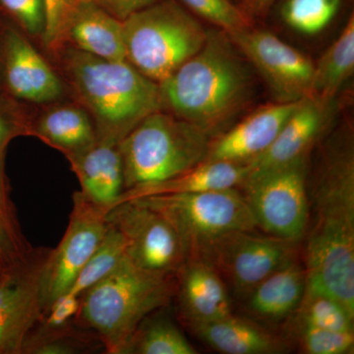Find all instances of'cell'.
Segmentation results:
<instances>
[{
	"mask_svg": "<svg viewBox=\"0 0 354 354\" xmlns=\"http://www.w3.org/2000/svg\"><path fill=\"white\" fill-rule=\"evenodd\" d=\"M309 194L304 268L307 286L335 298L354 316L353 136L330 141Z\"/></svg>",
	"mask_w": 354,
	"mask_h": 354,
	"instance_id": "obj_1",
	"label": "cell"
},
{
	"mask_svg": "<svg viewBox=\"0 0 354 354\" xmlns=\"http://www.w3.org/2000/svg\"><path fill=\"white\" fill-rule=\"evenodd\" d=\"M158 86L164 111L212 136L248 101L251 78L232 39L218 29L209 30L201 50Z\"/></svg>",
	"mask_w": 354,
	"mask_h": 354,
	"instance_id": "obj_2",
	"label": "cell"
},
{
	"mask_svg": "<svg viewBox=\"0 0 354 354\" xmlns=\"http://www.w3.org/2000/svg\"><path fill=\"white\" fill-rule=\"evenodd\" d=\"M65 72L79 101L94 118L97 140L120 143L144 118L162 111L158 83L127 60L102 59L68 48Z\"/></svg>",
	"mask_w": 354,
	"mask_h": 354,
	"instance_id": "obj_3",
	"label": "cell"
},
{
	"mask_svg": "<svg viewBox=\"0 0 354 354\" xmlns=\"http://www.w3.org/2000/svg\"><path fill=\"white\" fill-rule=\"evenodd\" d=\"M174 276L156 274L124 258L81 297L77 322L94 330L109 354H128L137 330L176 295Z\"/></svg>",
	"mask_w": 354,
	"mask_h": 354,
	"instance_id": "obj_4",
	"label": "cell"
},
{
	"mask_svg": "<svg viewBox=\"0 0 354 354\" xmlns=\"http://www.w3.org/2000/svg\"><path fill=\"white\" fill-rule=\"evenodd\" d=\"M211 141L208 133L169 111L150 114L120 143L124 191L189 171L204 162Z\"/></svg>",
	"mask_w": 354,
	"mask_h": 354,
	"instance_id": "obj_5",
	"label": "cell"
},
{
	"mask_svg": "<svg viewBox=\"0 0 354 354\" xmlns=\"http://www.w3.org/2000/svg\"><path fill=\"white\" fill-rule=\"evenodd\" d=\"M122 23L127 62L157 83L196 55L208 36L174 0H160Z\"/></svg>",
	"mask_w": 354,
	"mask_h": 354,
	"instance_id": "obj_6",
	"label": "cell"
},
{
	"mask_svg": "<svg viewBox=\"0 0 354 354\" xmlns=\"http://www.w3.org/2000/svg\"><path fill=\"white\" fill-rule=\"evenodd\" d=\"M133 200L155 209L169 221L180 237L187 258L203 242L213 237L258 227L248 203L237 188Z\"/></svg>",
	"mask_w": 354,
	"mask_h": 354,
	"instance_id": "obj_7",
	"label": "cell"
},
{
	"mask_svg": "<svg viewBox=\"0 0 354 354\" xmlns=\"http://www.w3.org/2000/svg\"><path fill=\"white\" fill-rule=\"evenodd\" d=\"M297 243L256 230H234L203 242L189 257L213 266L225 285L245 298L272 272L298 260Z\"/></svg>",
	"mask_w": 354,
	"mask_h": 354,
	"instance_id": "obj_8",
	"label": "cell"
},
{
	"mask_svg": "<svg viewBox=\"0 0 354 354\" xmlns=\"http://www.w3.org/2000/svg\"><path fill=\"white\" fill-rule=\"evenodd\" d=\"M309 158L278 169L248 174L243 196L257 227L268 234L299 242L309 223Z\"/></svg>",
	"mask_w": 354,
	"mask_h": 354,
	"instance_id": "obj_9",
	"label": "cell"
},
{
	"mask_svg": "<svg viewBox=\"0 0 354 354\" xmlns=\"http://www.w3.org/2000/svg\"><path fill=\"white\" fill-rule=\"evenodd\" d=\"M108 209L74 193L69 223L62 241L48 250L39 274L43 316L51 304L70 290L79 272L101 243L106 230Z\"/></svg>",
	"mask_w": 354,
	"mask_h": 354,
	"instance_id": "obj_10",
	"label": "cell"
},
{
	"mask_svg": "<svg viewBox=\"0 0 354 354\" xmlns=\"http://www.w3.org/2000/svg\"><path fill=\"white\" fill-rule=\"evenodd\" d=\"M127 242V257L148 272L176 277L187 253L180 237L164 216L135 200L120 203L106 214Z\"/></svg>",
	"mask_w": 354,
	"mask_h": 354,
	"instance_id": "obj_11",
	"label": "cell"
},
{
	"mask_svg": "<svg viewBox=\"0 0 354 354\" xmlns=\"http://www.w3.org/2000/svg\"><path fill=\"white\" fill-rule=\"evenodd\" d=\"M235 48L254 65L277 102L311 97L314 62L271 32L253 27L230 35Z\"/></svg>",
	"mask_w": 354,
	"mask_h": 354,
	"instance_id": "obj_12",
	"label": "cell"
},
{
	"mask_svg": "<svg viewBox=\"0 0 354 354\" xmlns=\"http://www.w3.org/2000/svg\"><path fill=\"white\" fill-rule=\"evenodd\" d=\"M48 251L35 249L24 263L0 274V354L24 353L43 318L39 274Z\"/></svg>",
	"mask_w": 354,
	"mask_h": 354,
	"instance_id": "obj_13",
	"label": "cell"
},
{
	"mask_svg": "<svg viewBox=\"0 0 354 354\" xmlns=\"http://www.w3.org/2000/svg\"><path fill=\"white\" fill-rule=\"evenodd\" d=\"M300 102H276L249 114L211 141L205 160L247 165L264 153Z\"/></svg>",
	"mask_w": 354,
	"mask_h": 354,
	"instance_id": "obj_14",
	"label": "cell"
},
{
	"mask_svg": "<svg viewBox=\"0 0 354 354\" xmlns=\"http://www.w3.org/2000/svg\"><path fill=\"white\" fill-rule=\"evenodd\" d=\"M334 104H324L313 97L300 102L274 143L264 153L247 164L248 174L278 169L309 158L332 120Z\"/></svg>",
	"mask_w": 354,
	"mask_h": 354,
	"instance_id": "obj_15",
	"label": "cell"
},
{
	"mask_svg": "<svg viewBox=\"0 0 354 354\" xmlns=\"http://www.w3.org/2000/svg\"><path fill=\"white\" fill-rule=\"evenodd\" d=\"M179 314L186 327L232 314V299L220 274L200 257H189L176 274Z\"/></svg>",
	"mask_w": 354,
	"mask_h": 354,
	"instance_id": "obj_16",
	"label": "cell"
},
{
	"mask_svg": "<svg viewBox=\"0 0 354 354\" xmlns=\"http://www.w3.org/2000/svg\"><path fill=\"white\" fill-rule=\"evenodd\" d=\"M6 59L7 85L16 97L32 102H50L62 95V82L55 72L18 32L6 34Z\"/></svg>",
	"mask_w": 354,
	"mask_h": 354,
	"instance_id": "obj_17",
	"label": "cell"
},
{
	"mask_svg": "<svg viewBox=\"0 0 354 354\" xmlns=\"http://www.w3.org/2000/svg\"><path fill=\"white\" fill-rule=\"evenodd\" d=\"M83 196L97 206L111 209L124 191V172L120 143L97 140L92 148L67 157Z\"/></svg>",
	"mask_w": 354,
	"mask_h": 354,
	"instance_id": "obj_18",
	"label": "cell"
},
{
	"mask_svg": "<svg viewBox=\"0 0 354 354\" xmlns=\"http://www.w3.org/2000/svg\"><path fill=\"white\" fill-rule=\"evenodd\" d=\"M187 328L204 344L221 353L276 354L290 349L285 337L274 334L255 321L234 314Z\"/></svg>",
	"mask_w": 354,
	"mask_h": 354,
	"instance_id": "obj_19",
	"label": "cell"
},
{
	"mask_svg": "<svg viewBox=\"0 0 354 354\" xmlns=\"http://www.w3.org/2000/svg\"><path fill=\"white\" fill-rule=\"evenodd\" d=\"M102 59L127 60L123 23L106 12L94 0L79 7L70 21L65 43Z\"/></svg>",
	"mask_w": 354,
	"mask_h": 354,
	"instance_id": "obj_20",
	"label": "cell"
},
{
	"mask_svg": "<svg viewBox=\"0 0 354 354\" xmlns=\"http://www.w3.org/2000/svg\"><path fill=\"white\" fill-rule=\"evenodd\" d=\"M248 172L247 165L204 160L189 171L167 180L125 190L116 205L129 200L157 195L191 194L206 191L232 189L243 184Z\"/></svg>",
	"mask_w": 354,
	"mask_h": 354,
	"instance_id": "obj_21",
	"label": "cell"
},
{
	"mask_svg": "<svg viewBox=\"0 0 354 354\" xmlns=\"http://www.w3.org/2000/svg\"><path fill=\"white\" fill-rule=\"evenodd\" d=\"M306 285L304 266L295 261L256 286L244 298L246 308L251 315L269 322L286 320L297 308Z\"/></svg>",
	"mask_w": 354,
	"mask_h": 354,
	"instance_id": "obj_22",
	"label": "cell"
},
{
	"mask_svg": "<svg viewBox=\"0 0 354 354\" xmlns=\"http://www.w3.org/2000/svg\"><path fill=\"white\" fill-rule=\"evenodd\" d=\"M35 133L65 157L79 155L97 143L94 123L83 109L60 106L48 109L39 118Z\"/></svg>",
	"mask_w": 354,
	"mask_h": 354,
	"instance_id": "obj_23",
	"label": "cell"
},
{
	"mask_svg": "<svg viewBox=\"0 0 354 354\" xmlns=\"http://www.w3.org/2000/svg\"><path fill=\"white\" fill-rule=\"evenodd\" d=\"M353 72L354 17L351 14L339 36L314 64L311 97L324 104H333Z\"/></svg>",
	"mask_w": 354,
	"mask_h": 354,
	"instance_id": "obj_24",
	"label": "cell"
},
{
	"mask_svg": "<svg viewBox=\"0 0 354 354\" xmlns=\"http://www.w3.org/2000/svg\"><path fill=\"white\" fill-rule=\"evenodd\" d=\"M286 321L307 327L353 332L354 316L335 298L307 285L297 308Z\"/></svg>",
	"mask_w": 354,
	"mask_h": 354,
	"instance_id": "obj_25",
	"label": "cell"
},
{
	"mask_svg": "<svg viewBox=\"0 0 354 354\" xmlns=\"http://www.w3.org/2000/svg\"><path fill=\"white\" fill-rule=\"evenodd\" d=\"M127 255L124 237L118 228L108 223V230L101 243L65 295L82 297L86 291L113 272Z\"/></svg>",
	"mask_w": 354,
	"mask_h": 354,
	"instance_id": "obj_26",
	"label": "cell"
},
{
	"mask_svg": "<svg viewBox=\"0 0 354 354\" xmlns=\"http://www.w3.org/2000/svg\"><path fill=\"white\" fill-rule=\"evenodd\" d=\"M34 250L23 234L3 171H0V274L24 263Z\"/></svg>",
	"mask_w": 354,
	"mask_h": 354,
	"instance_id": "obj_27",
	"label": "cell"
},
{
	"mask_svg": "<svg viewBox=\"0 0 354 354\" xmlns=\"http://www.w3.org/2000/svg\"><path fill=\"white\" fill-rule=\"evenodd\" d=\"M128 353L196 354L194 346L171 321L144 320L133 337Z\"/></svg>",
	"mask_w": 354,
	"mask_h": 354,
	"instance_id": "obj_28",
	"label": "cell"
},
{
	"mask_svg": "<svg viewBox=\"0 0 354 354\" xmlns=\"http://www.w3.org/2000/svg\"><path fill=\"white\" fill-rule=\"evenodd\" d=\"M341 6L342 0H286L281 18L295 31L316 35L330 25Z\"/></svg>",
	"mask_w": 354,
	"mask_h": 354,
	"instance_id": "obj_29",
	"label": "cell"
},
{
	"mask_svg": "<svg viewBox=\"0 0 354 354\" xmlns=\"http://www.w3.org/2000/svg\"><path fill=\"white\" fill-rule=\"evenodd\" d=\"M288 339L305 354H348L354 349V333L307 327L288 322Z\"/></svg>",
	"mask_w": 354,
	"mask_h": 354,
	"instance_id": "obj_30",
	"label": "cell"
},
{
	"mask_svg": "<svg viewBox=\"0 0 354 354\" xmlns=\"http://www.w3.org/2000/svg\"><path fill=\"white\" fill-rule=\"evenodd\" d=\"M181 2L227 36L252 27L250 17L232 0H180Z\"/></svg>",
	"mask_w": 354,
	"mask_h": 354,
	"instance_id": "obj_31",
	"label": "cell"
},
{
	"mask_svg": "<svg viewBox=\"0 0 354 354\" xmlns=\"http://www.w3.org/2000/svg\"><path fill=\"white\" fill-rule=\"evenodd\" d=\"M86 1L88 0H44L46 23L43 41L46 48L53 50L64 48L70 21Z\"/></svg>",
	"mask_w": 354,
	"mask_h": 354,
	"instance_id": "obj_32",
	"label": "cell"
},
{
	"mask_svg": "<svg viewBox=\"0 0 354 354\" xmlns=\"http://www.w3.org/2000/svg\"><path fill=\"white\" fill-rule=\"evenodd\" d=\"M13 14L24 29L34 36L43 37L46 29V7L44 0H0Z\"/></svg>",
	"mask_w": 354,
	"mask_h": 354,
	"instance_id": "obj_33",
	"label": "cell"
},
{
	"mask_svg": "<svg viewBox=\"0 0 354 354\" xmlns=\"http://www.w3.org/2000/svg\"><path fill=\"white\" fill-rule=\"evenodd\" d=\"M97 6L111 14L116 19L125 21L133 14L153 6L160 0H94Z\"/></svg>",
	"mask_w": 354,
	"mask_h": 354,
	"instance_id": "obj_34",
	"label": "cell"
},
{
	"mask_svg": "<svg viewBox=\"0 0 354 354\" xmlns=\"http://www.w3.org/2000/svg\"><path fill=\"white\" fill-rule=\"evenodd\" d=\"M277 0H235V4L247 15H265Z\"/></svg>",
	"mask_w": 354,
	"mask_h": 354,
	"instance_id": "obj_35",
	"label": "cell"
},
{
	"mask_svg": "<svg viewBox=\"0 0 354 354\" xmlns=\"http://www.w3.org/2000/svg\"><path fill=\"white\" fill-rule=\"evenodd\" d=\"M14 135V128L0 115V167H3V156L6 146Z\"/></svg>",
	"mask_w": 354,
	"mask_h": 354,
	"instance_id": "obj_36",
	"label": "cell"
}]
</instances>
